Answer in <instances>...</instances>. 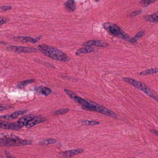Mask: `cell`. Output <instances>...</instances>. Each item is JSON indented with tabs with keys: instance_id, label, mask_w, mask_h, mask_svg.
I'll list each match as a JSON object with an SVG mask.
<instances>
[{
	"instance_id": "cell-1",
	"label": "cell",
	"mask_w": 158,
	"mask_h": 158,
	"mask_svg": "<svg viewBox=\"0 0 158 158\" xmlns=\"http://www.w3.org/2000/svg\"><path fill=\"white\" fill-rule=\"evenodd\" d=\"M64 90L70 98L81 105V108L83 110L96 112L106 116L112 117L114 119H117L118 118V115L114 112L109 110L108 108L94 102L85 100V99L77 96L70 89H64Z\"/></svg>"
},
{
	"instance_id": "cell-2",
	"label": "cell",
	"mask_w": 158,
	"mask_h": 158,
	"mask_svg": "<svg viewBox=\"0 0 158 158\" xmlns=\"http://www.w3.org/2000/svg\"><path fill=\"white\" fill-rule=\"evenodd\" d=\"M38 50L44 55L52 60L61 62H68L70 58L61 50L45 44H41L37 47Z\"/></svg>"
},
{
	"instance_id": "cell-3",
	"label": "cell",
	"mask_w": 158,
	"mask_h": 158,
	"mask_svg": "<svg viewBox=\"0 0 158 158\" xmlns=\"http://www.w3.org/2000/svg\"><path fill=\"white\" fill-rule=\"evenodd\" d=\"M123 79L124 82L132 85L139 90L144 92L150 98H152L155 100L158 101V96L156 92H154L152 89L148 86L146 84L139 81H137L133 78L123 77Z\"/></svg>"
},
{
	"instance_id": "cell-4",
	"label": "cell",
	"mask_w": 158,
	"mask_h": 158,
	"mask_svg": "<svg viewBox=\"0 0 158 158\" xmlns=\"http://www.w3.org/2000/svg\"><path fill=\"white\" fill-rule=\"evenodd\" d=\"M103 26L104 28L113 36L130 42L131 37L117 25L112 23H106L103 24Z\"/></svg>"
},
{
	"instance_id": "cell-5",
	"label": "cell",
	"mask_w": 158,
	"mask_h": 158,
	"mask_svg": "<svg viewBox=\"0 0 158 158\" xmlns=\"http://www.w3.org/2000/svg\"><path fill=\"white\" fill-rule=\"evenodd\" d=\"M33 142L31 140L18 139H8V140H0V146L5 147H19L31 145Z\"/></svg>"
},
{
	"instance_id": "cell-6",
	"label": "cell",
	"mask_w": 158,
	"mask_h": 158,
	"mask_svg": "<svg viewBox=\"0 0 158 158\" xmlns=\"http://www.w3.org/2000/svg\"><path fill=\"white\" fill-rule=\"evenodd\" d=\"M7 50L17 53H32L37 52V49L32 47L10 46L7 48Z\"/></svg>"
},
{
	"instance_id": "cell-7",
	"label": "cell",
	"mask_w": 158,
	"mask_h": 158,
	"mask_svg": "<svg viewBox=\"0 0 158 158\" xmlns=\"http://www.w3.org/2000/svg\"><path fill=\"white\" fill-rule=\"evenodd\" d=\"M22 126L20 124L18 121L15 123H10L0 120V128L7 130H18L21 129Z\"/></svg>"
},
{
	"instance_id": "cell-8",
	"label": "cell",
	"mask_w": 158,
	"mask_h": 158,
	"mask_svg": "<svg viewBox=\"0 0 158 158\" xmlns=\"http://www.w3.org/2000/svg\"><path fill=\"white\" fill-rule=\"evenodd\" d=\"M42 38V36H40L36 38L23 36L14 37L13 39L14 41H17V42H23V43L30 42V43H37Z\"/></svg>"
},
{
	"instance_id": "cell-9",
	"label": "cell",
	"mask_w": 158,
	"mask_h": 158,
	"mask_svg": "<svg viewBox=\"0 0 158 158\" xmlns=\"http://www.w3.org/2000/svg\"><path fill=\"white\" fill-rule=\"evenodd\" d=\"M82 45L85 47H91L92 46H97L100 48H106L109 44L105 41L98 40H92L84 42Z\"/></svg>"
},
{
	"instance_id": "cell-10",
	"label": "cell",
	"mask_w": 158,
	"mask_h": 158,
	"mask_svg": "<svg viewBox=\"0 0 158 158\" xmlns=\"http://www.w3.org/2000/svg\"><path fill=\"white\" fill-rule=\"evenodd\" d=\"M46 119L43 117L39 116H34L32 119H30L25 126L27 128H30L35 126L36 125L42 122H45Z\"/></svg>"
},
{
	"instance_id": "cell-11",
	"label": "cell",
	"mask_w": 158,
	"mask_h": 158,
	"mask_svg": "<svg viewBox=\"0 0 158 158\" xmlns=\"http://www.w3.org/2000/svg\"><path fill=\"white\" fill-rule=\"evenodd\" d=\"M27 112V111L25 110L17 111L13 113L12 114H10V115H2V116H0V118L5 119V120H13V119H15V118H17V117H18V116H20V115H23V114H26Z\"/></svg>"
},
{
	"instance_id": "cell-12",
	"label": "cell",
	"mask_w": 158,
	"mask_h": 158,
	"mask_svg": "<svg viewBox=\"0 0 158 158\" xmlns=\"http://www.w3.org/2000/svg\"><path fill=\"white\" fill-rule=\"evenodd\" d=\"M84 150L82 149H75L70 150L64 152H62V155L63 157L65 158H71L82 153L84 152Z\"/></svg>"
},
{
	"instance_id": "cell-13",
	"label": "cell",
	"mask_w": 158,
	"mask_h": 158,
	"mask_svg": "<svg viewBox=\"0 0 158 158\" xmlns=\"http://www.w3.org/2000/svg\"><path fill=\"white\" fill-rule=\"evenodd\" d=\"M66 10L70 12H74L76 8V3L74 0H67L64 3Z\"/></svg>"
},
{
	"instance_id": "cell-14",
	"label": "cell",
	"mask_w": 158,
	"mask_h": 158,
	"mask_svg": "<svg viewBox=\"0 0 158 158\" xmlns=\"http://www.w3.org/2000/svg\"><path fill=\"white\" fill-rule=\"evenodd\" d=\"M95 50V48L91 47H86L85 48H81L79 49L76 53V55L77 56L82 55V54H87L93 52Z\"/></svg>"
},
{
	"instance_id": "cell-15",
	"label": "cell",
	"mask_w": 158,
	"mask_h": 158,
	"mask_svg": "<svg viewBox=\"0 0 158 158\" xmlns=\"http://www.w3.org/2000/svg\"><path fill=\"white\" fill-rule=\"evenodd\" d=\"M35 90L36 92L46 96H48L51 93L50 89L47 87H38L35 89Z\"/></svg>"
},
{
	"instance_id": "cell-16",
	"label": "cell",
	"mask_w": 158,
	"mask_h": 158,
	"mask_svg": "<svg viewBox=\"0 0 158 158\" xmlns=\"http://www.w3.org/2000/svg\"><path fill=\"white\" fill-rule=\"evenodd\" d=\"M158 12H156L151 15H145L143 16V18L147 22L157 23L158 22Z\"/></svg>"
},
{
	"instance_id": "cell-17",
	"label": "cell",
	"mask_w": 158,
	"mask_h": 158,
	"mask_svg": "<svg viewBox=\"0 0 158 158\" xmlns=\"http://www.w3.org/2000/svg\"><path fill=\"white\" fill-rule=\"evenodd\" d=\"M34 116V115H32V114L25 115V116H23V117L19 119V120L18 121V123L22 126V127H23L26 125L28 121L30 119H32Z\"/></svg>"
},
{
	"instance_id": "cell-18",
	"label": "cell",
	"mask_w": 158,
	"mask_h": 158,
	"mask_svg": "<svg viewBox=\"0 0 158 158\" xmlns=\"http://www.w3.org/2000/svg\"><path fill=\"white\" fill-rule=\"evenodd\" d=\"M145 34H146V32L145 31H141L138 32L135 36L131 38L130 43H132V44H135L139 39L145 35Z\"/></svg>"
},
{
	"instance_id": "cell-19",
	"label": "cell",
	"mask_w": 158,
	"mask_h": 158,
	"mask_svg": "<svg viewBox=\"0 0 158 158\" xmlns=\"http://www.w3.org/2000/svg\"><path fill=\"white\" fill-rule=\"evenodd\" d=\"M18 138H19L18 136L15 135L0 133V140H8V139Z\"/></svg>"
},
{
	"instance_id": "cell-20",
	"label": "cell",
	"mask_w": 158,
	"mask_h": 158,
	"mask_svg": "<svg viewBox=\"0 0 158 158\" xmlns=\"http://www.w3.org/2000/svg\"><path fill=\"white\" fill-rule=\"evenodd\" d=\"M157 73H158V69L157 68H154L142 71L139 73V74L141 75H146L153 74Z\"/></svg>"
},
{
	"instance_id": "cell-21",
	"label": "cell",
	"mask_w": 158,
	"mask_h": 158,
	"mask_svg": "<svg viewBox=\"0 0 158 158\" xmlns=\"http://www.w3.org/2000/svg\"><path fill=\"white\" fill-rule=\"evenodd\" d=\"M35 81V79H30L28 80H25V81H22L20 82L18 85V87L19 88H24L26 86L29 84H32Z\"/></svg>"
},
{
	"instance_id": "cell-22",
	"label": "cell",
	"mask_w": 158,
	"mask_h": 158,
	"mask_svg": "<svg viewBox=\"0 0 158 158\" xmlns=\"http://www.w3.org/2000/svg\"><path fill=\"white\" fill-rule=\"evenodd\" d=\"M82 124L84 125L87 126H96L98 125L100 123L99 122H98L97 121H94V120H92V121H89V120H83L82 122H81Z\"/></svg>"
},
{
	"instance_id": "cell-23",
	"label": "cell",
	"mask_w": 158,
	"mask_h": 158,
	"mask_svg": "<svg viewBox=\"0 0 158 158\" xmlns=\"http://www.w3.org/2000/svg\"><path fill=\"white\" fill-rule=\"evenodd\" d=\"M157 1V0H141L139 2V3L141 6L145 7L154 3Z\"/></svg>"
},
{
	"instance_id": "cell-24",
	"label": "cell",
	"mask_w": 158,
	"mask_h": 158,
	"mask_svg": "<svg viewBox=\"0 0 158 158\" xmlns=\"http://www.w3.org/2000/svg\"><path fill=\"white\" fill-rule=\"evenodd\" d=\"M57 142V140L54 139H45L43 141L40 142V144L41 145H49V144H54Z\"/></svg>"
},
{
	"instance_id": "cell-25",
	"label": "cell",
	"mask_w": 158,
	"mask_h": 158,
	"mask_svg": "<svg viewBox=\"0 0 158 158\" xmlns=\"http://www.w3.org/2000/svg\"><path fill=\"white\" fill-rule=\"evenodd\" d=\"M70 110V109L68 108H65V109H60V110H58L56 111L53 113V114L54 115H62V114H65L67 113Z\"/></svg>"
},
{
	"instance_id": "cell-26",
	"label": "cell",
	"mask_w": 158,
	"mask_h": 158,
	"mask_svg": "<svg viewBox=\"0 0 158 158\" xmlns=\"http://www.w3.org/2000/svg\"><path fill=\"white\" fill-rule=\"evenodd\" d=\"M13 108L11 105H7V104H0V111L9 110Z\"/></svg>"
},
{
	"instance_id": "cell-27",
	"label": "cell",
	"mask_w": 158,
	"mask_h": 158,
	"mask_svg": "<svg viewBox=\"0 0 158 158\" xmlns=\"http://www.w3.org/2000/svg\"><path fill=\"white\" fill-rule=\"evenodd\" d=\"M142 11L141 10H138L132 12L129 14V16L130 17H135V16H137L139 15L142 13Z\"/></svg>"
},
{
	"instance_id": "cell-28",
	"label": "cell",
	"mask_w": 158,
	"mask_h": 158,
	"mask_svg": "<svg viewBox=\"0 0 158 158\" xmlns=\"http://www.w3.org/2000/svg\"><path fill=\"white\" fill-rule=\"evenodd\" d=\"M9 21H10V20L8 18H5V17H0V27L3 25L4 24L7 23Z\"/></svg>"
},
{
	"instance_id": "cell-29",
	"label": "cell",
	"mask_w": 158,
	"mask_h": 158,
	"mask_svg": "<svg viewBox=\"0 0 158 158\" xmlns=\"http://www.w3.org/2000/svg\"><path fill=\"white\" fill-rule=\"evenodd\" d=\"M11 7L10 6H2L0 7V11L5 12L11 10Z\"/></svg>"
},
{
	"instance_id": "cell-30",
	"label": "cell",
	"mask_w": 158,
	"mask_h": 158,
	"mask_svg": "<svg viewBox=\"0 0 158 158\" xmlns=\"http://www.w3.org/2000/svg\"><path fill=\"white\" fill-rule=\"evenodd\" d=\"M150 132L152 134H155L156 136H158V132L157 130H154V129H151Z\"/></svg>"
},
{
	"instance_id": "cell-31",
	"label": "cell",
	"mask_w": 158,
	"mask_h": 158,
	"mask_svg": "<svg viewBox=\"0 0 158 158\" xmlns=\"http://www.w3.org/2000/svg\"><path fill=\"white\" fill-rule=\"evenodd\" d=\"M5 154H6L7 157H8V158H11V157H12V156L11 155H10V153H9V152H7V151H5Z\"/></svg>"
}]
</instances>
